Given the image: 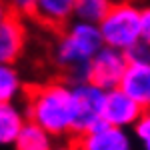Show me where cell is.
I'll return each instance as SVG.
<instances>
[{
  "instance_id": "6da1fadb",
  "label": "cell",
  "mask_w": 150,
  "mask_h": 150,
  "mask_svg": "<svg viewBox=\"0 0 150 150\" xmlns=\"http://www.w3.org/2000/svg\"><path fill=\"white\" fill-rule=\"evenodd\" d=\"M104 48V40L98 24L74 20L62 32L54 46V60L62 70H66L68 80L74 84L88 82L90 62Z\"/></svg>"
},
{
  "instance_id": "7a4b0ae2",
  "label": "cell",
  "mask_w": 150,
  "mask_h": 150,
  "mask_svg": "<svg viewBox=\"0 0 150 150\" xmlns=\"http://www.w3.org/2000/svg\"><path fill=\"white\" fill-rule=\"evenodd\" d=\"M26 114L30 122L44 128L50 136H66L74 132L72 86L64 82L36 86L28 96Z\"/></svg>"
},
{
  "instance_id": "3957f363",
  "label": "cell",
  "mask_w": 150,
  "mask_h": 150,
  "mask_svg": "<svg viewBox=\"0 0 150 150\" xmlns=\"http://www.w3.org/2000/svg\"><path fill=\"white\" fill-rule=\"evenodd\" d=\"M98 28L104 46L126 54L142 44V8L134 2H116Z\"/></svg>"
},
{
  "instance_id": "277c9868",
  "label": "cell",
  "mask_w": 150,
  "mask_h": 150,
  "mask_svg": "<svg viewBox=\"0 0 150 150\" xmlns=\"http://www.w3.org/2000/svg\"><path fill=\"white\" fill-rule=\"evenodd\" d=\"M104 92L102 88L94 86L92 82L72 84V104H74V132L84 134L102 120L104 110Z\"/></svg>"
},
{
  "instance_id": "5b68a950",
  "label": "cell",
  "mask_w": 150,
  "mask_h": 150,
  "mask_svg": "<svg viewBox=\"0 0 150 150\" xmlns=\"http://www.w3.org/2000/svg\"><path fill=\"white\" fill-rule=\"evenodd\" d=\"M126 68H128V56L124 52L104 46L90 62L88 82L102 88L104 92L120 88V82L126 74Z\"/></svg>"
},
{
  "instance_id": "8992f818",
  "label": "cell",
  "mask_w": 150,
  "mask_h": 150,
  "mask_svg": "<svg viewBox=\"0 0 150 150\" xmlns=\"http://www.w3.org/2000/svg\"><path fill=\"white\" fill-rule=\"evenodd\" d=\"M144 108L138 102H134L122 88L108 90L104 96V110H102V120L110 126L132 130L136 126L140 118L144 116Z\"/></svg>"
},
{
  "instance_id": "52a82bcc",
  "label": "cell",
  "mask_w": 150,
  "mask_h": 150,
  "mask_svg": "<svg viewBox=\"0 0 150 150\" xmlns=\"http://www.w3.org/2000/svg\"><path fill=\"white\" fill-rule=\"evenodd\" d=\"M132 138L130 132L124 128L110 126L106 122H100L92 130L78 136L76 148L78 150H132Z\"/></svg>"
},
{
  "instance_id": "ba28073f",
  "label": "cell",
  "mask_w": 150,
  "mask_h": 150,
  "mask_svg": "<svg viewBox=\"0 0 150 150\" xmlns=\"http://www.w3.org/2000/svg\"><path fill=\"white\" fill-rule=\"evenodd\" d=\"M26 28L18 14L4 12L0 20V62L14 64L24 52Z\"/></svg>"
},
{
  "instance_id": "9c48e42d",
  "label": "cell",
  "mask_w": 150,
  "mask_h": 150,
  "mask_svg": "<svg viewBox=\"0 0 150 150\" xmlns=\"http://www.w3.org/2000/svg\"><path fill=\"white\" fill-rule=\"evenodd\" d=\"M120 88L138 102L144 110L150 108V62L148 60H134L128 62L126 74L120 82Z\"/></svg>"
},
{
  "instance_id": "30bf717a",
  "label": "cell",
  "mask_w": 150,
  "mask_h": 150,
  "mask_svg": "<svg viewBox=\"0 0 150 150\" xmlns=\"http://www.w3.org/2000/svg\"><path fill=\"white\" fill-rule=\"evenodd\" d=\"M76 0H36V18L46 26L58 28L74 18Z\"/></svg>"
},
{
  "instance_id": "8fae6325",
  "label": "cell",
  "mask_w": 150,
  "mask_h": 150,
  "mask_svg": "<svg viewBox=\"0 0 150 150\" xmlns=\"http://www.w3.org/2000/svg\"><path fill=\"white\" fill-rule=\"evenodd\" d=\"M26 124L24 110L16 102L0 104V142L4 146H12Z\"/></svg>"
},
{
  "instance_id": "7c38bea8",
  "label": "cell",
  "mask_w": 150,
  "mask_h": 150,
  "mask_svg": "<svg viewBox=\"0 0 150 150\" xmlns=\"http://www.w3.org/2000/svg\"><path fill=\"white\" fill-rule=\"evenodd\" d=\"M54 136H50L44 128H40L34 122H28L24 130L20 132V136L16 138V142L12 144L14 150H54Z\"/></svg>"
},
{
  "instance_id": "4fadbf2b",
  "label": "cell",
  "mask_w": 150,
  "mask_h": 150,
  "mask_svg": "<svg viewBox=\"0 0 150 150\" xmlns=\"http://www.w3.org/2000/svg\"><path fill=\"white\" fill-rule=\"evenodd\" d=\"M110 8H112V2L110 0H76L74 20L100 24Z\"/></svg>"
},
{
  "instance_id": "5bb4252c",
  "label": "cell",
  "mask_w": 150,
  "mask_h": 150,
  "mask_svg": "<svg viewBox=\"0 0 150 150\" xmlns=\"http://www.w3.org/2000/svg\"><path fill=\"white\" fill-rule=\"evenodd\" d=\"M22 92V78L12 64L0 66V104L14 102Z\"/></svg>"
},
{
  "instance_id": "9a60e30c",
  "label": "cell",
  "mask_w": 150,
  "mask_h": 150,
  "mask_svg": "<svg viewBox=\"0 0 150 150\" xmlns=\"http://www.w3.org/2000/svg\"><path fill=\"white\" fill-rule=\"evenodd\" d=\"M132 136L140 144V150H150V114L144 112V116L132 128Z\"/></svg>"
},
{
  "instance_id": "2e32d148",
  "label": "cell",
  "mask_w": 150,
  "mask_h": 150,
  "mask_svg": "<svg viewBox=\"0 0 150 150\" xmlns=\"http://www.w3.org/2000/svg\"><path fill=\"white\" fill-rule=\"evenodd\" d=\"M142 42L150 46V4L142 8Z\"/></svg>"
},
{
  "instance_id": "e0dca14e",
  "label": "cell",
  "mask_w": 150,
  "mask_h": 150,
  "mask_svg": "<svg viewBox=\"0 0 150 150\" xmlns=\"http://www.w3.org/2000/svg\"><path fill=\"white\" fill-rule=\"evenodd\" d=\"M54 150H78V148H76V144H60Z\"/></svg>"
},
{
  "instance_id": "ac0fdd59",
  "label": "cell",
  "mask_w": 150,
  "mask_h": 150,
  "mask_svg": "<svg viewBox=\"0 0 150 150\" xmlns=\"http://www.w3.org/2000/svg\"><path fill=\"white\" fill-rule=\"evenodd\" d=\"M4 2H6V4H10V2H12V0H4Z\"/></svg>"
},
{
  "instance_id": "d6986e66",
  "label": "cell",
  "mask_w": 150,
  "mask_h": 150,
  "mask_svg": "<svg viewBox=\"0 0 150 150\" xmlns=\"http://www.w3.org/2000/svg\"><path fill=\"white\" fill-rule=\"evenodd\" d=\"M146 112H148V114H150V108H148V110H146Z\"/></svg>"
},
{
  "instance_id": "ffe728a7",
  "label": "cell",
  "mask_w": 150,
  "mask_h": 150,
  "mask_svg": "<svg viewBox=\"0 0 150 150\" xmlns=\"http://www.w3.org/2000/svg\"><path fill=\"white\" fill-rule=\"evenodd\" d=\"M148 62H150V54H148Z\"/></svg>"
}]
</instances>
